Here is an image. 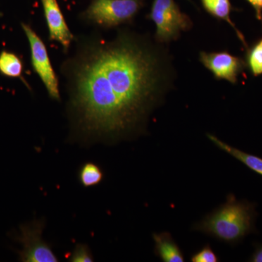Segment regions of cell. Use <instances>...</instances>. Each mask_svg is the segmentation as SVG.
Segmentation results:
<instances>
[{
    "label": "cell",
    "instance_id": "7c38bea8",
    "mask_svg": "<svg viewBox=\"0 0 262 262\" xmlns=\"http://www.w3.org/2000/svg\"><path fill=\"white\" fill-rule=\"evenodd\" d=\"M24 63L21 58L13 52H0V74L10 78L20 79L27 87V82L23 77Z\"/></svg>",
    "mask_w": 262,
    "mask_h": 262
},
{
    "label": "cell",
    "instance_id": "30bf717a",
    "mask_svg": "<svg viewBox=\"0 0 262 262\" xmlns=\"http://www.w3.org/2000/svg\"><path fill=\"white\" fill-rule=\"evenodd\" d=\"M155 251L157 256L164 262H184L182 250L169 232L153 234Z\"/></svg>",
    "mask_w": 262,
    "mask_h": 262
},
{
    "label": "cell",
    "instance_id": "e0dca14e",
    "mask_svg": "<svg viewBox=\"0 0 262 262\" xmlns=\"http://www.w3.org/2000/svg\"><path fill=\"white\" fill-rule=\"evenodd\" d=\"M255 10V15L262 24V0H246Z\"/></svg>",
    "mask_w": 262,
    "mask_h": 262
},
{
    "label": "cell",
    "instance_id": "3957f363",
    "mask_svg": "<svg viewBox=\"0 0 262 262\" xmlns=\"http://www.w3.org/2000/svg\"><path fill=\"white\" fill-rule=\"evenodd\" d=\"M145 0H92L80 19L103 29L130 24L144 7Z\"/></svg>",
    "mask_w": 262,
    "mask_h": 262
},
{
    "label": "cell",
    "instance_id": "d6986e66",
    "mask_svg": "<svg viewBox=\"0 0 262 262\" xmlns=\"http://www.w3.org/2000/svg\"><path fill=\"white\" fill-rule=\"evenodd\" d=\"M188 1L191 2V3H192V0H188Z\"/></svg>",
    "mask_w": 262,
    "mask_h": 262
},
{
    "label": "cell",
    "instance_id": "52a82bcc",
    "mask_svg": "<svg viewBox=\"0 0 262 262\" xmlns=\"http://www.w3.org/2000/svg\"><path fill=\"white\" fill-rule=\"evenodd\" d=\"M199 59L215 79L226 80L233 84L237 83L239 75L246 67L244 59L227 51H201Z\"/></svg>",
    "mask_w": 262,
    "mask_h": 262
},
{
    "label": "cell",
    "instance_id": "8992f818",
    "mask_svg": "<svg viewBox=\"0 0 262 262\" xmlns=\"http://www.w3.org/2000/svg\"><path fill=\"white\" fill-rule=\"evenodd\" d=\"M44 223L35 221L20 227L19 234L15 238L22 245L21 251H18L19 260L24 262L58 261L51 247L42 239Z\"/></svg>",
    "mask_w": 262,
    "mask_h": 262
},
{
    "label": "cell",
    "instance_id": "4fadbf2b",
    "mask_svg": "<svg viewBox=\"0 0 262 262\" xmlns=\"http://www.w3.org/2000/svg\"><path fill=\"white\" fill-rule=\"evenodd\" d=\"M245 62L253 77L262 75V37L246 49Z\"/></svg>",
    "mask_w": 262,
    "mask_h": 262
},
{
    "label": "cell",
    "instance_id": "277c9868",
    "mask_svg": "<svg viewBox=\"0 0 262 262\" xmlns=\"http://www.w3.org/2000/svg\"><path fill=\"white\" fill-rule=\"evenodd\" d=\"M148 18L155 24V39L160 44L176 41L190 30L192 19L181 10L175 0H153Z\"/></svg>",
    "mask_w": 262,
    "mask_h": 262
},
{
    "label": "cell",
    "instance_id": "5bb4252c",
    "mask_svg": "<svg viewBox=\"0 0 262 262\" xmlns=\"http://www.w3.org/2000/svg\"><path fill=\"white\" fill-rule=\"evenodd\" d=\"M102 170L97 165L93 163H87L81 167L79 172V180L84 187H94L98 185L103 180Z\"/></svg>",
    "mask_w": 262,
    "mask_h": 262
},
{
    "label": "cell",
    "instance_id": "ffe728a7",
    "mask_svg": "<svg viewBox=\"0 0 262 262\" xmlns=\"http://www.w3.org/2000/svg\"><path fill=\"white\" fill-rule=\"evenodd\" d=\"M2 15H3V14H2L1 13H0V16H2Z\"/></svg>",
    "mask_w": 262,
    "mask_h": 262
},
{
    "label": "cell",
    "instance_id": "7a4b0ae2",
    "mask_svg": "<svg viewBox=\"0 0 262 262\" xmlns=\"http://www.w3.org/2000/svg\"><path fill=\"white\" fill-rule=\"evenodd\" d=\"M256 207L246 201H237L229 194L227 201L195 224L193 229L222 242L233 245L256 231Z\"/></svg>",
    "mask_w": 262,
    "mask_h": 262
},
{
    "label": "cell",
    "instance_id": "ba28073f",
    "mask_svg": "<svg viewBox=\"0 0 262 262\" xmlns=\"http://www.w3.org/2000/svg\"><path fill=\"white\" fill-rule=\"evenodd\" d=\"M41 3L49 31L50 40L59 42L64 51H68L75 38L66 22L58 1L41 0Z\"/></svg>",
    "mask_w": 262,
    "mask_h": 262
},
{
    "label": "cell",
    "instance_id": "5b68a950",
    "mask_svg": "<svg viewBox=\"0 0 262 262\" xmlns=\"http://www.w3.org/2000/svg\"><path fill=\"white\" fill-rule=\"evenodd\" d=\"M21 27L30 46L31 61L34 72L42 80L50 97L60 101L59 82L51 64L46 45L29 24L22 23Z\"/></svg>",
    "mask_w": 262,
    "mask_h": 262
},
{
    "label": "cell",
    "instance_id": "2e32d148",
    "mask_svg": "<svg viewBox=\"0 0 262 262\" xmlns=\"http://www.w3.org/2000/svg\"><path fill=\"white\" fill-rule=\"evenodd\" d=\"M72 262H90L94 261L92 254L86 245L79 244L76 246L70 258Z\"/></svg>",
    "mask_w": 262,
    "mask_h": 262
},
{
    "label": "cell",
    "instance_id": "ac0fdd59",
    "mask_svg": "<svg viewBox=\"0 0 262 262\" xmlns=\"http://www.w3.org/2000/svg\"><path fill=\"white\" fill-rule=\"evenodd\" d=\"M250 261L253 262H262V246H258L256 248L254 253H253Z\"/></svg>",
    "mask_w": 262,
    "mask_h": 262
},
{
    "label": "cell",
    "instance_id": "9a60e30c",
    "mask_svg": "<svg viewBox=\"0 0 262 262\" xmlns=\"http://www.w3.org/2000/svg\"><path fill=\"white\" fill-rule=\"evenodd\" d=\"M192 262H217L218 256L212 249L210 245H206L198 252L194 253L191 257Z\"/></svg>",
    "mask_w": 262,
    "mask_h": 262
},
{
    "label": "cell",
    "instance_id": "6da1fadb",
    "mask_svg": "<svg viewBox=\"0 0 262 262\" xmlns=\"http://www.w3.org/2000/svg\"><path fill=\"white\" fill-rule=\"evenodd\" d=\"M77 42L61 67L74 125L85 135L115 139L142 130L173 86L168 50L127 29L111 40L89 36Z\"/></svg>",
    "mask_w": 262,
    "mask_h": 262
},
{
    "label": "cell",
    "instance_id": "9c48e42d",
    "mask_svg": "<svg viewBox=\"0 0 262 262\" xmlns=\"http://www.w3.org/2000/svg\"><path fill=\"white\" fill-rule=\"evenodd\" d=\"M201 3L203 9L208 14L218 20H224L229 24L234 29L244 47L247 49L248 46L244 34L236 27L235 24L231 19L230 14L234 8L231 4L230 0H201Z\"/></svg>",
    "mask_w": 262,
    "mask_h": 262
},
{
    "label": "cell",
    "instance_id": "8fae6325",
    "mask_svg": "<svg viewBox=\"0 0 262 262\" xmlns=\"http://www.w3.org/2000/svg\"><path fill=\"white\" fill-rule=\"evenodd\" d=\"M207 137L215 144L219 149L225 151L226 153L233 157L241 163H244L248 168L254 171L255 173L262 176V159L255 155L248 154L237 148L234 147L220 140L218 137L212 134H207Z\"/></svg>",
    "mask_w": 262,
    "mask_h": 262
}]
</instances>
